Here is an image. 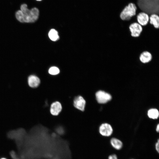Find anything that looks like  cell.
<instances>
[{
  "label": "cell",
  "instance_id": "9",
  "mask_svg": "<svg viewBox=\"0 0 159 159\" xmlns=\"http://www.w3.org/2000/svg\"><path fill=\"white\" fill-rule=\"evenodd\" d=\"M62 109V107L61 103L59 101H56L51 104L50 112L52 115L56 116L61 112Z\"/></svg>",
  "mask_w": 159,
  "mask_h": 159
},
{
  "label": "cell",
  "instance_id": "3",
  "mask_svg": "<svg viewBox=\"0 0 159 159\" xmlns=\"http://www.w3.org/2000/svg\"><path fill=\"white\" fill-rule=\"evenodd\" d=\"M138 8L136 5L130 3L122 9L120 14V17L122 21H129L132 18L137 15Z\"/></svg>",
  "mask_w": 159,
  "mask_h": 159
},
{
  "label": "cell",
  "instance_id": "11",
  "mask_svg": "<svg viewBox=\"0 0 159 159\" xmlns=\"http://www.w3.org/2000/svg\"><path fill=\"white\" fill-rule=\"evenodd\" d=\"M139 59L141 62L143 64H146L152 60V55L150 52L145 51L140 54Z\"/></svg>",
  "mask_w": 159,
  "mask_h": 159
},
{
  "label": "cell",
  "instance_id": "1",
  "mask_svg": "<svg viewBox=\"0 0 159 159\" xmlns=\"http://www.w3.org/2000/svg\"><path fill=\"white\" fill-rule=\"evenodd\" d=\"M39 11L35 7L30 9L28 8L26 4H21L20 9L15 13V17L16 19L22 23H32L36 21L38 18Z\"/></svg>",
  "mask_w": 159,
  "mask_h": 159
},
{
  "label": "cell",
  "instance_id": "5",
  "mask_svg": "<svg viewBox=\"0 0 159 159\" xmlns=\"http://www.w3.org/2000/svg\"><path fill=\"white\" fill-rule=\"evenodd\" d=\"M96 100L100 104H104L110 100L112 97L109 93L102 90L97 91L95 94Z\"/></svg>",
  "mask_w": 159,
  "mask_h": 159
},
{
  "label": "cell",
  "instance_id": "13",
  "mask_svg": "<svg viewBox=\"0 0 159 159\" xmlns=\"http://www.w3.org/2000/svg\"><path fill=\"white\" fill-rule=\"evenodd\" d=\"M110 143L112 146L117 150L120 149L122 146V142L120 140L115 138L111 139Z\"/></svg>",
  "mask_w": 159,
  "mask_h": 159
},
{
  "label": "cell",
  "instance_id": "20",
  "mask_svg": "<svg viewBox=\"0 0 159 159\" xmlns=\"http://www.w3.org/2000/svg\"><path fill=\"white\" fill-rule=\"evenodd\" d=\"M0 159H7L6 158L3 157V158H0Z\"/></svg>",
  "mask_w": 159,
  "mask_h": 159
},
{
  "label": "cell",
  "instance_id": "7",
  "mask_svg": "<svg viewBox=\"0 0 159 159\" xmlns=\"http://www.w3.org/2000/svg\"><path fill=\"white\" fill-rule=\"evenodd\" d=\"M137 22L142 26H146L149 21V15L147 13L141 11L136 15Z\"/></svg>",
  "mask_w": 159,
  "mask_h": 159
},
{
  "label": "cell",
  "instance_id": "17",
  "mask_svg": "<svg viewBox=\"0 0 159 159\" xmlns=\"http://www.w3.org/2000/svg\"><path fill=\"white\" fill-rule=\"evenodd\" d=\"M108 159H117V158L116 155L113 154L109 156Z\"/></svg>",
  "mask_w": 159,
  "mask_h": 159
},
{
  "label": "cell",
  "instance_id": "10",
  "mask_svg": "<svg viewBox=\"0 0 159 159\" xmlns=\"http://www.w3.org/2000/svg\"><path fill=\"white\" fill-rule=\"evenodd\" d=\"M27 82L29 86L31 88H36L39 87L41 80L39 78L34 75H30L28 78Z\"/></svg>",
  "mask_w": 159,
  "mask_h": 159
},
{
  "label": "cell",
  "instance_id": "21",
  "mask_svg": "<svg viewBox=\"0 0 159 159\" xmlns=\"http://www.w3.org/2000/svg\"><path fill=\"white\" fill-rule=\"evenodd\" d=\"M36 0L37 1H41L42 0Z\"/></svg>",
  "mask_w": 159,
  "mask_h": 159
},
{
  "label": "cell",
  "instance_id": "18",
  "mask_svg": "<svg viewBox=\"0 0 159 159\" xmlns=\"http://www.w3.org/2000/svg\"><path fill=\"white\" fill-rule=\"evenodd\" d=\"M159 140H158L157 142L155 144V147L158 153L159 152Z\"/></svg>",
  "mask_w": 159,
  "mask_h": 159
},
{
  "label": "cell",
  "instance_id": "12",
  "mask_svg": "<svg viewBox=\"0 0 159 159\" xmlns=\"http://www.w3.org/2000/svg\"><path fill=\"white\" fill-rule=\"evenodd\" d=\"M149 22L155 28L158 29L159 27V15L156 14H153L150 15Z\"/></svg>",
  "mask_w": 159,
  "mask_h": 159
},
{
  "label": "cell",
  "instance_id": "6",
  "mask_svg": "<svg viewBox=\"0 0 159 159\" xmlns=\"http://www.w3.org/2000/svg\"><path fill=\"white\" fill-rule=\"evenodd\" d=\"M86 101L84 98L81 95L76 97L73 100V105L76 109L81 111L85 110Z\"/></svg>",
  "mask_w": 159,
  "mask_h": 159
},
{
  "label": "cell",
  "instance_id": "16",
  "mask_svg": "<svg viewBox=\"0 0 159 159\" xmlns=\"http://www.w3.org/2000/svg\"><path fill=\"white\" fill-rule=\"evenodd\" d=\"M49 73L51 75H55L58 74L60 72L59 69L56 67H50L48 71Z\"/></svg>",
  "mask_w": 159,
  "mask_h": 159
},
{
  "label": "cell",
  "instance_id": "19",
  "mask_svg": "<svg viewBox=\"0 0 159 159\" xmlns=\"http://www.w3.org/2000/svg\"><path fill=\"white\" fill-rule=\"evenodd\" d=\"M159 130V124H158V125H157L156 128V131L157 132H158Z\"/></svg>",
  "mask_w": 159,
  "mask_h": 159
},
{
  "label": "cell",
  "instance_id": "8",
  "mask_svg": "<svg viewBox=\"0 0 159 159\" xmlns=\"http://www.w3.org/2000/svg\"><path fill=\"white\" fill-rule=\"evenodd\" d=\"M99 131L100 133L102 136H109L112 134L113 130L110 125L105 123L102 124L100 126Z\"/></svg>",
  "mask_w": 159,
  "mask_h": 159
},
{
  "label": "cell",
  "instance_id": "14",
  "mask_svg": "<svg viewBox=\"0 0 159 159\" xmlns=\"http://www.w3.org/2000/svg\"><path fill=\"white\" fill-rule=\"evenodd\" d=\"M48 35L50 39L53 41L57 40L59 37L57 32L54 29H52L49 31Z\"/></svg>",
  "mask_w": 159,
  "mask_h": 159
},
{
  "label": "cell",
  "instance_id": "2",
  "mask_svg": "<svg viewBox=\"0 0 159 159\" xmlns=\"http://www.w3.org/2000/svg\"><path fill=\"white\" fill-rule=\"evenodd\" d=\"M137 14L141 11L149 16L153 14H159V0H138L136 5Z\"/></svg>",
  "mask_w": 159,
  "mask_h": 159
},
{
  "label": "cell",
  "instance_id": "4",
  "mask_svg": "<svg viewBox=\"0 0 159 159\" xmlns=\"http://www.w3.org/2000/svg\"><path fill=\"white\" fill-rule=\"evenodd\" d=\"M129 28L131 36L134 37H139L143 30L142 26L136 22L131 24Z\"/></svg>",
  "mask_w": 159,
  "mask_h": 159
},
{
  "label": "cell",
  "instance_id": "15",
  "mask_svg": "<svg viewBox=\"0 0 159 159\" xmlns=\"http://www.w3.org/2000/svg\"><path fill=\"white\" fill-rule=\"evenodd\" d=\"M148 115L150 118L153 119H157L159 116V112L157 109H151L148 111Z\"/></svg>",
  "mask_w": 159,
  "mask_h": 159
}]
</instances>
